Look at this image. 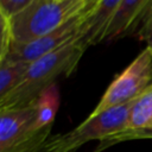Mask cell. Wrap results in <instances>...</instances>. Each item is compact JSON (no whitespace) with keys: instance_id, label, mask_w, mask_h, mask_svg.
<instances>
[{"instance_id":"obj_4","label":"cell","mask_w":152,"mask_h":152,"mask_svg":"<svg viewBox=\"0 0 152 152\" xmlns=\"http://www.w3.org/2000/svg\"><path fill=\"white\" fill-rule=\"evenodd\" d=\"M152 86V51L145 48L109 84L90 115L135 100Z\"/></svg>"},{"instance_id":"obj_12","label":"cell","mask_w":152,"mask_h":152,"mask_svg":"<svg viewBox=\"0 0 152 152\" xmlns=\"http://www.w3.org/2000/svg\"><path fill=\"white\" fill-rule=\"evenodd\" d=\"M28 64L4 63L0 66V101L20 82Z\"/></svg>"},{"instance_id":"obj_10","label":"cell","mask_w":152,"mask_h":152,"mask_svg":"<svg viewBox=\"0 0 152 152\" xmlns=\"http://www.w3.org/2000/svg\"><path fill=\"white\" fill-rule=\"evenodd\" d=\"M59 104V95L57 84L50 86L45 89L36 101L37 116L34 122V128L40 129L46 126H52L57 109Z\"/></svg>"},{"instance_id":"obj_2","label":"cell","mask_w":152,"mask_h":152,"mask_svg":"<svg viewBox=\"0 0 152 152\" xmlns=\"http://www.w3.org/2000/svg\"><path fill=\"white\" fill-rule=\"evenodd\" d=\"M83 0H33L10 19L12 42L24 44L56 30L82 13Z\"/></svg>"},{"instance_id":"obj_3","label":"cell","mask_w":152,"mask_h":152,"mask_svg":"<svg viewBox=\"0 0 152 152\" xmlns=\"http://www.w3.org/2000/svg\"><path fill=\"white\" fill-rule=\"evenodd\" d=\"M134 100L125 104L108 108L96 115H89L74 129L50 137L42 152H75L91 140H102L126 129Z\"/></svg>"},{"instance_id":"obj_9","label":"cell","mask_w":152,"mask_h":152,"mask_svg":"<svg viewBox=\"0 0 152 152\" xmlns=\"http://www.w3.org/2000/svg\"><path fill=\"white\" fill-rule=\"evenodd\" d=\"M150 126H152V86L134 100L125 131H138Z\"/></svg>"},{"instance_id":"obj_16","label":"cell","mask_w":152,"mask_h":152,"mask_svg":"<svg viewBox=\"0 0 152 152\" xmlns=\"http://www.w3.org/2000/svg\"><path fill=\"white\" fill-rule=\"evenodd\" d=\"M137 37L146 43V48H148L152 51V18L148 20V23L138 32Z\"/></svg>"},{"instance_id":"obj_1","label":"cell","mask_w":152,"mask_h":152,"mask_svg":"<svg viewBox=\"0 0 152 152\" xmlns=\"http://www.w3.org/2000/svg\"><path fill=\"white\" fill-rule=\"evenodd\" d=\"M83 52L84 50L75 38L53 52L30 63L20 82L0 101V112L24 108L36 102L61 75L68 76L75 70Z\"/></svg>"},{"instance_id":"obj_5","label":"cell","mask_w":152,"mask_h":152,"mask_svg":"<svg viewBox=\"0 0 152 152\" xmlns=\"http://www.w3.org/2000/svg\"><path fill=\"white\" fill-rule=\"evenodd\" d=\"M83 20V14L78 13L77 15L69 19L66 23L51 31L50 33L37 38L32 42L18 44H11L8 56L5 63H26L30 64L43 56H46L61 46L65 45L70 40L78 37V31Z\"/></svg>"},{"instance_id":"obj_6","label":"cell","mask_w":152,"mask_h":152,"mask_svg":"<svg viewBox=\"0 0 152 152\" xmlns=\"http://www.w3.org/2000/svg\"><path fill=\"white\" fill-rule=\"evenodd\" d=\"M121 2L122 0H100L93 12L83 18L77 43L84 51L87 48L102 42L104 32Z\"/></svg>"},{"instance_id":"obj_14","label":"cell","mask_w":152,"mask_h":152,"mask_svg":"<svg viewBox=\"0 0 152 152\" xmlns=\"http://www.w3.org/2000/svg\"><path fill=\"white\" fill-rule=\"evenodd\" d=\"M152 18V0H148L145 6L141 8V11L139 12V14L137 15V18L134 19V21L132 23L131 27L128 28L126 37L127 36H137L138 32L148 23V20Z\"/></svg>"},{"instance_id":"obj_11","label":"cell","mask_w":152,"mask_h":152,"mask_svg":"<svg viewBox=\"0 0 152 152\" xmlns=\"http://www.w3.org/2000/svg\"><path fill=\"white\" fill-rule=\"evenodd\" d=\"M51 128L52 126H46L44 128L30 132L4 152H42L43 145L50 138Z\"/></svg>"},{"instance_id":"obj_7","label":"cell","mask_w":152,"mask_h":152,"mask_svg":"<svg viewBox=\"0 0 152 152\" xmlns=\"http://www.w3.org/2000/svg\"><path fill=\"white\" fill-rule=\"evenodd\" d=\"M36 116V102L24 108L0 112V152H4L27 133L37 131L34 128Z\"/></svg>"},{"instance_id":"obj_8","label":"cell","mask_w":152,"mask_h":152,"mask_svg":"<svg viewBox=\"0 0 152 152\" xmlns=\"http://www.w3.org/2000/svg\"><path fill=\"white\" fill-rule=\"evenodd\" d=\"M147 1L148 0H122L104 32L102 42H114L126 37L128 28Z\"/></svg>"},{"instance_id":"obj_17","label":"cell","mask_w":152,"mask_h":152,"mask_svg":"<svg viewBox=\"0 0 152 152\" xmlns=\"http://www.w3.org/2000/svg\"><path fill=\"white\" fill-rule=\"evenodd\" d=\"M100 0H83V10H82V14L83 18L87 17L88 14H90L93 12V10L96 7V5L99 4Z\"/></svg>"},{"instance_id":"obj_13","label":"cell","mask_w":152,"mask_h":152,"mask_svg":"<svg viewBox=\"0 0 152 152\" xmlns=\"http://www.w3.org/2000/svg\"><path fill=\"white\" fill-rule=\"evenodd\" d=\"M12 44V36L10 28V19H7L0 11V66L5 63L10 48Z\"/></svg>"},{"instance_id":"obj_15","label":"cell","mask_w":152,"mask_h":152,"mask_svg":"<svg viewBox=\"0 0 152 152\" xmlns=\"http://www.w3.org/2000/svg\"><path fill=\"white\" fill-rule=\"evenodd\" d=\"M32 1L33 0H0V11L7 19H11L25 10Z\"/></svg>"}]
</instances>
